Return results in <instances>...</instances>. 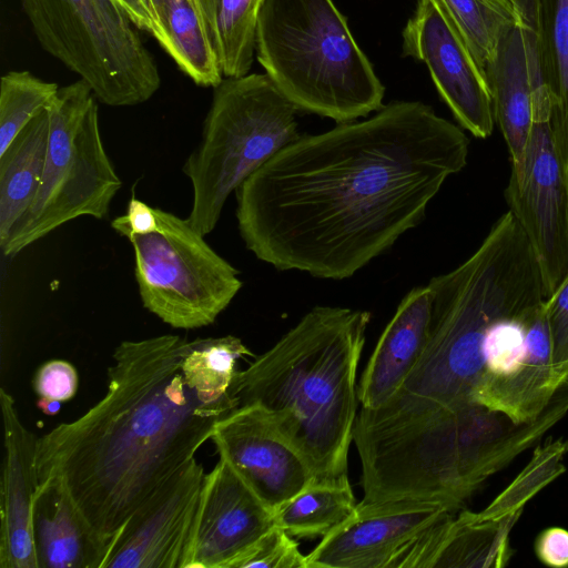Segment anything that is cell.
I'll return each mask as SVG.
<instances>
[{
    "label": "cell",
    "mask_w": 568,
    "mask_h": 568,
    "mask_svg": "<svg viewBox=\"0 0 568 568\" xmlns=\"http://www.w3.org/2000/svg\"><path fill=\"white\" fill-rule=\"evenodd\" d=\"M468 145L420 101L298 136L235 191L241 237L276 270L348 278L424 220Z\"/></svg>",
    "instance_id": "obj_1"
},
{
    "label": "cell",
    "mask_w": 568,
    "mask_h": 568,
    "mask_svg": "<svg viewBox=\"0 0 568 568\" xmlns=\"http://www.w3.org/2000/svg\"><path fill=\"white\" fill-rule=\"evenodd\" d=\"M235 336L121 342L104 396L39 437V483L58 477L108 545L130 515L239 407Z\"/></svg>",
    "instance_id": "obj_2"
},
{
    "label": "cell",
    "mask_w": 568,
    "mask_h": 568,
    "mask_svg": "<svg viewBox=\"0 0 568 568\" xmlns=\"http://www.w3.org/2000/svg\"><path fill=\"white\" fill-rule=\"evenodd\" d=\"M567 414L568 381L528 423L478 404L445 406L399 389L378 407H361L355 418L363 500H436L458 510Z\"/></svg>",
    "instance_id": "obj_3"
},
{
    "label": "cell",
    "mask_w": 568,
    "mask_h": 568,
    "mask_svg": "<svg viewBox=\"0 0 568 568\" xmlns=\"http://www.w3.org/2000/svg\"><path fill=\"white\" fill-rule=\"evenodd\" d=\"M369 322L367 311L315 306L235 376L239 406L260 405L316 481L347 478L356 374Z\"/></svg>",
    "instance_id": "obj_4"
},
{
    "label": "cell",
    "mask_w": 568,
    "mask_h": 568,
    "mask_svg": "<svg viewBox=\"0 0 568 568\" xmlns=\"http://www.w3.org/2000/svg\"><path fill=\"white\" fill-rule=\"evenodd\" d=\"M427 285L432 294L427 344L400 389L445 406L476 404L494 326L546 300L536 255L507 211L470 257Z\"/></svg>",
    "instance_id": "obj_5"
},
{
    "label": "cell",
    "mask_w": 568,
    "mask_h": 568,
    "mask_svg": "<svg viewBox=\"0 0 568 568\" xmlns=\"http://www.w3.org/2000/svg\"><path fill=\"white\" fill-rule=\"evenodd\" d=\"M255 54L297 110L346 123L384 106L385 88L333 0H264Z\"/></svg>",
    "instance_id": "obj_6"
},
{
    "label": "cell",
    "mask_w": 568,
    "mask_h": 568,
    "mask_svg": "<svg viewBox=\"0 0 568 568\" xmlns=\"http://www.w3.org/2000/svg\"><path fill=\"white\" fill-rule=\"evenodd\" d=\"M296 112L266 73L224 78L214 88L201 141L183 164L192 227L211 233L230 194L300 136Z\"/></svg>",
    "instance_id": "obj_7"
},
{
    "label": "cell",
    "mask_w": 568,
    "mask_h": 568,
    "mask_svg": "<svg viewBox=\"0 0 568 568\" xmlns=\"http://www.w3.org/2000/svg\"><path fill=\"white\" fill-rule=\"evenodd\" d=\"M47 109L50 132L42 181L31 206L0 245L7 257L78 217H108L122 186L102 142L90 84L79 79L59 88Z\"/></svg>",
    "instance_id": "obj_8"
},
{
    "label": "cell",
    "mask_w": 568,
    "mask_h": 568,
    "mask_svg": "<svg viewBox=\"0 0 568 568\" xmlns=\"http://www.w3.org/2000/svg\"><path fill=\"white\" fill-rule=\"evenodd\" d=\"M41 47L101 103L132 106L160 89L158 65L113 0H21Z\"/></svg>",
    "instance_id": "obj_9"
},
{
    "label": "cell",
    "mask_w": 568,
    "mask_h": 568,
    "mask_svg": "<svg viewBox=\"0 0 568 568\" xmlns=\"http://www.w3.org/2000/svg\"><path fill=\"white\" fill-rule=\"evenodd\" d=\"M154 211L156 231L121 234L133 247L141 302L174 328L211 325L240 292V273L186 219Z\"/></svg>",
    "instance_id": "obj_10"
},
{
    "label": "cell",
    "mask_w": 568,
    "mask_h": 568,
    "mask_svg": "<svg viewBox=\"0 0 568 568\" xmlns=\"http://www.w3.org/2000/svg\"><path fill=\"white\" fill-rule=\"evenodd\" d=\"M545 301L498 322L486 345L474 400L516 423L536 419L562 385L552 365Z\"/></svg>",
    "instance_id": "obj_11"
},
{
    "label": "cell",
    "mask_w": 568,
    "mask_h": 568,
    "mask_svg": "<svg viewBox=\"0 0 568 568\" xmlns=\"http://www.w3.org/2000/svg\"><path fill=\"white\" fill-rule=\"evenodd\" d=\"M505 197L536 255L548 298L568 278V179L549 121L534 122Z\"/></svg>",
    "instance_id": "obj_12"
},
{
    "label": "cell",
    "mask_w": 568,
    "mask_h": 568,
    "mask_svg": "<svg viewBox=\"0 0 568 568\" xmlns=\"http://www.w3.org/2000/svg\"><path fill=\"white\" fill-rule=\"evenodd\" d=\"M402 39L403 55L426 64L458 123L488 138L495 116L486 78L442 0H417Z\"/></svg>",
    "instance_id": "obj_13"
},
{
    "label": "cell",
    "mask_w": 568,
    "mask_h": 568,
    "mask_svg": "<svg viewBox=\"0 0 568 568\" xmlns=\"http://www.w3.org/2000/svg\"><path fill=\"white\" fill-rule=\"evenodd\" d=\"M205 476L194 457L162 483L111 538L102 568H184Z\"/></svg>",
    "instance_id": "obj_14"
},
{
    "label": "cell",
    "mask_w": 568,
    "mask_h": 568,
    "mask_svg": "<svg viewBox=\"0 0 568 568\" xmlns=\"http://www.w3.org/2000/svg\"><path fill=\"white\" fill-rule=\"evenodd\" d=\"M455 511L436 500H362L306 555V568H389L415 537Z\"/></svg>",
    "instance_id": "obj_15"
},
{
    "label": "cell",
    "mask_w": 568,
    "mask_h": 568,
    "mask_svg": "<svg viewBox=\"0 0 568 568\" xmlns=\"http://www.w3.org/2000/svg\"><path fill=\"white\" fill-rule=\"evenodd\" d=\"M211 440L273 513L316 480L302 454L257 404L239 406L219 420Z\"/></svg>",
    "instance_id": "obj_16"
},
{
    "label": "cell",
    "mask_w": 568,
    "mask_h": 568,
    "mask_svg": "<svg viewBox=\"0 0 568 568\" xmlns=\"http://www.w3.org/2000/svg\"><path fill=\"white\" fill-rule=\"evenodd\" d=\"M274 525V513L220 457L204 479L184 568H232Z\"/></svg>",
    "instance_id": "obj_17"
},
{
    "label": "cell",
    "mask_w": 568,
    "mask_h": 568,
    "mask_svg": "<svg viewBox=\"0 0 568 568\" xmlns=\"http://www.w3.org/2000/svg\"><path fill=\"white\" fill-rule=\"evenodd\" d=\"M4 457L0 484V567L38 568L32 508L39 487L38 439L21 422L16 402L0 389Z\"/></svg>",
    "instance_id": "obj_18"
},
{
    "label": "cell",
    "mask_w": 568,
    "mask_h": 568,
    "mask_svg": "<svg viewBox=\"0 0 568 568\" xmlns=\"http://www.w3.org/2000/svg\"><path fill=\"white\" fill-rule=\"evenodd\" d=\"M517 520L483 519L467 509L449 513L415 537L389 568L504 567L514 554L509 535Z\"/></svg>",
    "instance_id": "obj_19"
},
{
    "label": "cell",
    "mask_w": 568,
    "mask_h": 568,
    "mask_svg": "<svg viewBox=\"0 0 568 568\" xmlns=\"http://www.w3.org/2000/svg\"><path fill=\"white\" fill-rule=\"evenodd\" d=\"M428 285L410 290L383 331L357 387L361 407L375 408L396 394L419 361L429 335Z\"/></svg>",
    "instance_id": "obj_20"
},
{
    "label": "cell",
    "mask_w": 568,
    "mask_h": 568,
    "mask_svg": "<svg viewBox=\"0 0 568 568\" xmlns=\"http://www.w3.org/2000/svg\"><path fill=\"white\" fill-rule=\"evenodd\" d=\"M32 535L38 568H102L109 548L58 477L39 483Z\"/></svg>",
    "instance_id": "obj_21"
},
{
    "label": "cell",
    "mask_w": 568,
    "mask_h": 568,
    "mask_svg": "<svg viewBox=\"0 0 568 568\" xmlns=\"http://www.w3.org/2000/svg\"><path fill=\"white\" fill-rule=\"evenodd\" d=\"M511 168L524 160L534 124V84L520 22L506 28L484 71Z\"/></svg>",
    "instance_id": "obj_22"
},
{
    "label": "cell",
    "mask_w": 568,
    "mask_h": 568,
    "mask_svg": "<svg viewBox=\"0 0 568 568\" xmlns=\"http://www.w3.org/2000/svg\"><path fill=\"white\" fill-rule=\"evenodd\" d=\"M49 132L50 115L45 108L0 154V245L38 193L45 166Z\"/></svg>",
    "instance_id": "obj_23"
},
{
    "label": "cell",
    "mask_w": 568,
    "mask_h": 568,
    "mask_svg": "<svg viewBox=\"0 0 568 568\" xmlns=\"http://www.w3.org/2000/svg\"><path fill=\"white\" fill-rule=\"evenodd\" d=\"M161 29L160 45L195 84L215 88L224 79L195 0H149Z\"/></svg>",
    "instance_id": "obj_24"
},
{
    "label": "cell",
    "mask_w": 568,
    "mask_h": 568,
    "mask_svg": "<svg viewBox=\"0 0 568 568\" xmlns=\"http://www.w3.org/2000/svg\"><path fill=\"white\" fill-rule=\"evenodd\" d=\"M224 78L248 74L264 0H195Z\"/></svg>",
    "instance_id": "obj_25"
},
{
    "label": "cell",
    "mask_w": 568,
    "mask_h": 568,
    "mask_svg": "<svg viewBox=\"0 0 568 568\" xmlns=\"http://www.w3.org/2000/svg\"><path fill=\"white\" fill-rule=\"evenodd\" d=\"M539 48L551 100L550 125L568 162V0H539Z\"/></svg>",
    "instance_id": "obj_26"
},
{
    "label": "cell",
    "mask_w": 568,
    "mask_h": 568,
    "mask_svg": "<svg viewBox=\"0 0 568 568\" xmlns=\"http://www.w3.org/2000/svg\"><path fill=\"white\" fill-rule=\"evenodd\" d=\"M348 477L313 481L274 513V524L294 538H323L356 507Z\"/></svg>",
    "instance_id": "obj_27"
},
{
    "label": "cell",
    "mask_w": 568,
    "mask_h": 568,
    "mask_svg": "<svg viewBox=\"0 0 568 568\" xmlns=\"http://www.w3.org/2000/svg\"><path fill=\"white\" fill-rule=\"evenodd\" d=\"M568 438L547 439L536 446L529 463L493 501L477 511L483 519H519L526 504L566 471Z\"/></svg>",
    "instance_id": "obj_28"
},
{
    "label": "cell",
    "mask_w": 568,
    "mask_h": 568,
    "mask_svg": "<svg viewBox=\"0 0 568 568\" xmlns=\"http://www.w3.org/2000/svg\"><path fill=\"white\" fill-rule=\"evenodd\" d=\"M442 2L484 73L501 32L519 21L513 2L510 0H442Z\"/></svg>",
    "instance_id": "obj_29"
},
{
    "label": "cell",
    "mask_w": 568,
    "mask_h": 568,
    "mask_svg": "<svg viewBox=\"0 0 568 568\" xmlns=\"http://www.w3.org/2000/svg\"><path fill=\"white\" fill-rule=\"evenodd\" d=\"M59 87L29 71H9L0 82V154L54 98Z\"/></svg>",
    "instance_id": "obj_30"
},
{
    "label": "cell",
    "mask_w": 568,
    "mask_h": 568,
    "mask_svg": "<svg viewBox=\"0 0 568 568\" xmlns=\"http://www.w3.org/2000/svg\"><path fill=\"white\" fill-rule=\"evenodd\" d=\"M306 568V555L287 531L274 525L232 568Z\"/></svg>",
    "instance_id": "obj_31"
},
{
    "label": "cell",
    "mask_w": 568,
    "mask_h": 568,
    "mask_svg": "<svg viewBox=\"0 0 568 568\" xmlns=\"http://www.w3.org/2000/svg\"><path fill=\"white\" fill-rule=\"evenodd\" d=\"M551 358L561 384L568 381V278L545 301Z\"/></svg>",
    "instance_id": "obj_32"
},
{
    "label": "cell",
    "mask_w": 568,
    "mask_h": 568,
    "mask_svg": "<svg viewBox=\"0 0 568 568\" xmlns=\"http://www.w3.org/2000/svg\"><path fill=\"white\" fill-rule=\"evenodd\" d=\"M79 377L75 367L63 359L42 364L33 378V388L39 397L67 402L78 389Z\"/></svg>",
    "instance_id": "obj_33"
},
{
    "label": "cell",
    "mask_w": 568,
    "mask_h": 568,
    "mask_svg": "<svg viewBox=\"0 0 568 568\" xmlns=\"http://www.w3.org/2000/svg\"><path fill=\"white\" fill-rule=\"evenodd\" d=\"M535 552L540 562L555 568L568 567V530L561 527L544 529L536 538Z\"/></svg>",
    "instance_id": "obj_34"
},
{
    "label": "cell",
    "mask_w": 568,
    "mask_h": 568,
    "mask_svg": "<svg viewBox=\"0 0 568 568\" xmlns=\"http://www.w3.org/2000/svg\"><path fill=\"white\" fill-rule=\"evenodd\" d=\"M111 227L119 234H148L156 231L159 224L154 207L133 196L129 201L126 214L115 217Z\"/></svg>",
    "instance_id": "obj_35"
},
{
    "label": "cell",
    "mask_w": 568,
    "mask_h": 568,
    "mask_svg": "<svg viewBox=\"0 0 568 568\" xmlns=\"http://www.w3.org/2000/svg\"><path fill=\"white\" fill-rule=\"evenodd\" d=\"M139 29L149 32L159 44L162 41L161 29L149 0H113Z\"/></svg>",
    "instance_id": "obj_36"
},
{
    "label": "cell",
    "mask_w": 568,
    "mask_h": 568,
    "mask_svg": "<svg viewBox=\"0 0 568 568\" xmlns=\"http://www.w3.org/2000/svg\"><path fill=\"white\" fill-rule=\"evenodd\" d=\"M61 403L58 399L40 397L37 402L38 408L48 416L57 415L61 409Z\"/></svg>",
    "instance_id": "obj_37"
},
{
    "label": "cell",
    "mask_w": 568,
    "mask_h": 568,
    "mask_svg": "<svg viewBox=\"0 0 568 568\" xmlns=\"http://www.w3.org/2000/svg\"><path fill=\"white\" fill-rule=\"evenodd\" d=\"M567 179H568V162L566 163Z\"/></svg>",
    "instance_id": "obj_38"
}]
</instances>
